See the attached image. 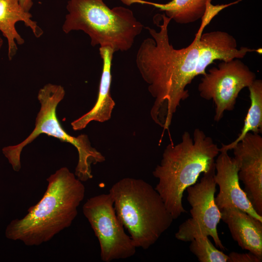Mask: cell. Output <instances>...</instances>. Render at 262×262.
<instances>
[{"label": "cell", "instance_id": "obj_1", "mask_svg": "<svg viewBox=\"0 0 262 262\" xmlns=\"http://www.w3.org/2000/svg\"><path fill=\"white\" fill-rule=\"evenodd\" d=\"M162 24L157 31L148 27L151 37L141 43L136 56V64L148 90L154 99L150 116L154 122L168 130L174 114L181 101L189 96L186 89L196 77L199 39L206 24L201 23L195 38L188 47L176 49L169 42L168 27L171 19L161 15Z\"/></svg>", "mask_w": 262, "mask_h": 262}, {"label": "cell", "instance_id": "obj_2", "mask_svg": "<svg viewBox=\"0 0 262 262\" xmlns=\"http://www.w3.org/2000/svg\"><path fill=\"white\" fill-rule=\"evenodd\" d=\"M46 180L47 189L41 199L23 217L9 223L6 238L27 246H38L71 225L84 198L83 182L66 167L56 170Z\"/></svg>", "mask_w": 262, "mask_h": 262}, {"label": "cell", "instance_id": "obj_3", "mask_svg": "<svg viewBox=\"0 0 262 262\" xmlns=\"http://www.w3.org/2000/svg\"><path fill=\"white\" fill-rule=\"evenodd\" d=\"M219 152L213 139L199 128L195 129L193 137L185 131L180 143L166 147L152 174L158 180L155 189L174 220L186 212L182 201L184 191L196 182L201 174L215 169Z\"/></svg>", "mask_w": 262, "mask_h": 262}, {"label": "cell", "instance_id": "obj_4", "mask_svg": "<svg viewBox=\"0 0 262 262\" xmlns=\"http://www.w3.org/2000/svg\"><path fill=\"white\" fill-rule=\"evenodd\" d=\"M109 193L116 214L136 248L147 249L171 226L172 215L155 188L145 180L123 178Z\"/></svg>", "mask_w": 262, "mask_h": 262}, {"label": "cell", "instance_id": "obj_5", "mask_svg": "<svg viewBox=\"0 0 262 262\" xmlns=\"http://www.w3.org/2000/svg\"><path fill=\"white\" fill-rule=\"evenodd\" d=\"M66 8L63 31L83 32L93 47L109 46L115 52L127 51L143 29L131 10L123 6L111 9L103 0H68Z\"/></svg>", "mask_w": 262, "mask_h": 262}, {"label": "cell", "instance_id": "obj_6", "mask_svg": "<svg viewBox=\"0 0 262 262\" xmlns=\"http://www.w3.org/2000/svg\"><path fill=\"white\" fill-rule=\"evenodd\" d=\"M65 95V89L60 85L48 83L39 90L37 98L40 108L33 131L19 144L2 149L3 155L15 171H19L21 168L20 155L23 148L42 133L69 143L76 148L79 159L74 174L82 182L93 178L92 164L105 161V157L92 147L87 135L73 136L68 134L62 126L57 116L56 110Z\"/></svg>", "mask_w": 262, "mask_h": 262}, {"label": "cell", "instance_id": "obj_7", "mask_svg": "<svg viewBox=\"0 0 262 262\" xmlns=\"http://www.w3.org/2000/svg\"><path fill=\"white\" fill-rule=\"evenodd\" d=\"M82 212L98 239L101 261L126 259L135 254L136 247L116 214L109 193L88 199Z\"/></svg>", "mask_w": 262, "mask_h": 262}, {"label": "cell", "instance_id": "obj_8", "mask_svg": "<svg viewBox=\"0 0 262 262\" xmlns=\"http://www.w3.org/2000/svg\"><path fill=\"white\" fill-rule=\"evenodd\" d=\"M215 173V168L204 173L199 182L187 188L191 217L180 225L175 237L181 241L190 242L196 238L210 236L216 247L225 250L217 229L221 215L214 201Z\"/></svg>", "mask_w": 262, "mask_h": 262}, {"label": "cell", "instance_id": "obj_9", "mask_svg": "<svg viewBox=\"0 0 262 262\" xmlns=\"http://www.w3.org/2000/svg\"><path fill=\"white\" fill-rule=\"evenodd\" d=\"M256 79L255 74L239 59L222 62L209 69L198 85L200 96L212 100L215 107L214 120L220 121L226 111H232L241 91Z\"/></svg>", "mask_w": 262, "mask_h": 262}, {"label": "cell", "instance_id": "obj_10", "mask_svg": "<svg viewBox=\"0 0 262 262\" xmlns=\"http://www.w3.org/2000/svg\"><path fill=\"white\" fill-rule=\"evenodd\" d=\"M238 166V178L256 213L262 216V137L248 132L232 148Z\"/></svg>", "mask_w": 262, "mask_h": 262}, {"label": "cell", "instance_id": "obj_11", "mask_svg": "<svg viewBox=\"0 0 262 262\" xmlns=\"http://www.w3.org/2000/svg\"><path fill=\"white\" fill-rule=\"evenodd\" d=\"M214 179L219 192L214 201L220 211L229 207H236L262 221L252 207L246 194L241 188L238 178L239 166L234 158L227 151L221 150L215 161Z\"/></svg>", "mask_w": 262, "mask_h": 262}, {"label": "cell", "instance_id": "obj_12", "mask_svg": "<svg viewBox=\"0 0 262 262\" xmlns=\"http://www.w3.org/2000/svg\"><path fill=\"white\" fill-rule=\"evenodd\" d=\"M235 38L227 32L217 31L202 33L199 39V52L196 68V76H203L208 66L215 60L228 62L244 58L247 52L262 53V49L247 47L237 49Z\"/></svg>", "mask_w": 262, "mask_h": 262}, {"label": "cell", "instance_id": "obj_13", "mask_svg": "<svg viewBox=\"0 0 262 262\" xmlns=\"http://www.w3.org/2000/svg\"><path fill=\"white\" fill-rule=\"evenodd\" d=\"M232 239L242 249L262 258V221L236 207L220 211Z\"/></svg>", "mask_w": 262, "mask_h": 262}, {"label": "cell", "instance_id": "obj_14", "mask_svg": "<svg viewBox=\"0 0 262 262\" xmlns=\"http://www.w3.org/2000/svg\"><path fill=\"white\" fill-rule=\"evenodd\" d=\"M99 51L103 65L97 99L89 111L71 123L75 131L84 129L92 121L104 122L109 120L115 105L110 93L111 66L115 52L109 46L100 47Z\"/></svg>", "mask_w": 262, "mask_h": 262}, {"label": "cell", "instance_id": "obj_15", "mask_svg": "<svg viewBox=\"0 0 262 262\" xmlns=\"http://www.w3.org/2000/svg\"><path fill=\"white\" fill-rule=\"evenodd\" d=\"M32 17L31 14L22 8L18 0H0V31L7 41L9 60L16 54L17 45H21L25 42L16 30L17 22H23L26 26L31 29L37 38L43 34V30Z\"/></svg>", "mask_w": 262, "mask_h": 262}, {"label": "cell", "instance_id": "obj_16", "mask_svg": "<svg viewBox=\"0 0 262 262\" xmlns=\"http://www.w3.org/2000/svg\"><path fill=\"white\" fill-rule=\"evenodd\" d=\"M124 4H148L164 11L165 16L180 24L193 23L201 19L205 13L207 0H172L158 3L144 0H121Z\"/></svg>", "mask_w": 262, "mask_h": 262}, {"label": "cell", "instance_id": "obj_17", "mask_svg": "<svg viewBox=\"0 0 262 262\" xmlns=\"http://www.w3.org/2000/svg\"><path fill=\"white\" fill-rule=\"evenodd\" d=\"M250 105L244 120V126L237 137L229 144H222L219 150L228 151L248 132L260 133L262 131V81L256 79L248 87Z\"/></svg>", "mask_w": 262, "mask_h": 262}, {"label": "cell", "instance_id": "obj_18", "mask_svg": "<svg viewBox=\"0 0 262 262\" xmlns=\"http://www.w3.org/2000/svg\"><path fill=\"white\" fill-rule=\"evenodd\" d=\"M190 243L189 249L200 262H228V255L217 249L208 237L196 238Z\"/></svg>", "mask_w": 262, "mask_h": 262}, {"label": "cell", "instance_id": "obj_19", "mask_svg": "<svg viewBox=\"0 0 262 262\" xmlns=\"http://www.w3.org/2000/svg\"><path fill=\"white\" fill-rule=\"evenodd\" d=\"M228 256V262H261L262 261V258L250 252L246 253L231 252Z\"/></svg>", "mask_w": 262, "mask_h": 262}, {"label": "cell", "instance_id": "obj_20", "mask_svg": "<svg viewBox=\"0 0 262 262\" xmlns=\"http://www.w3.org/2000/svg\"><path fill=\"white\" fill-rule=\"evenodd\" d=\"M18 1L25 11L30 12L33 4V0H18Z\"/></svg>", "mask_w": 262, "mask_h": 262}, {"label": "cell", "instance_id": "obj_21", "mask_svg": "<svg viewBox=\"0 0 262 262\" xmlns=\"http://www.w3.org/2000/svg\"><path fill=\"white\" fill-rule=\"evenodd\" d=\"M3 43V39H2V38L0 36V49H1V48H2V47Z\"/></svg>", "mask_w": 262, "mask_h": 262}]
</instances>
